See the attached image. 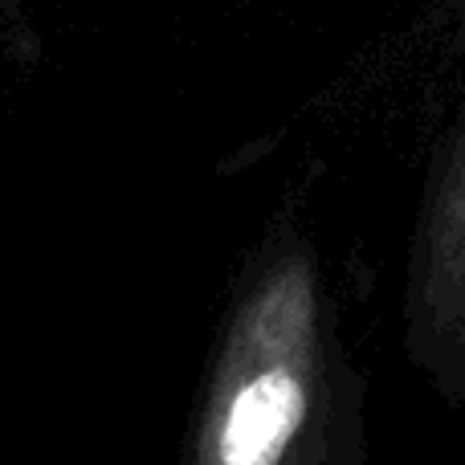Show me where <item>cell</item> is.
Wrapping results in <instances>:
<instances>
[{"instance_id":"1","label":"cell","mask_w":465,"mask_h":465,"mask_svg":"<svg viewBox=\"0 0 465 465\" xmlns=\"http://www.w3.org/2000/svg\"><path fill=\"white\" fill-rule=\"evenodd\" d=\"M363 401L319 253L282 221L232 290L184 465H363Z\"/></svg>"},{"instance_id":"2","label":"cell","mask_w":465,"mask_h":465,"mask_svg":"<svg viewBox=\"0 0 465 465\" xmlns=\"http://www.w3.org/2000/svg\"><path fill=\"white\" fill-rule=\"evenodd\" d=\"M409 355L465 404V127L420 213L409 270Z\"/></svg>"}]
</instances>
